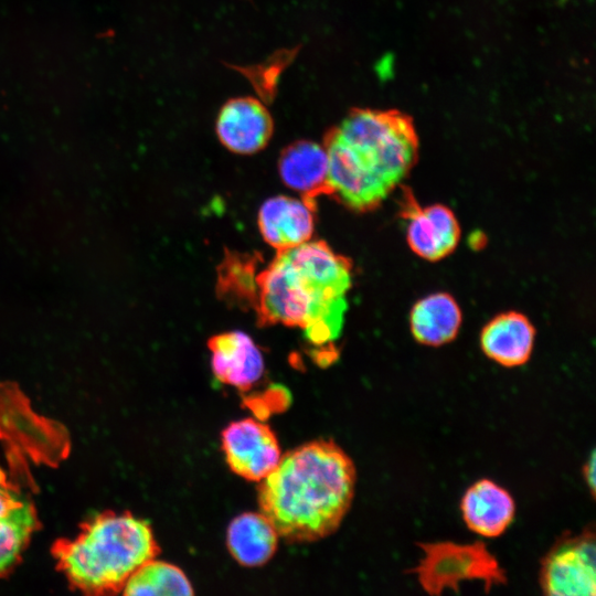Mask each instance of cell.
I'll use <instances>...</instances> for the list:
<instances>
[{
    "label": "cell",
    "mask_w": 596,
    "mask_h": 596,
    "mask_svg": "<svg viewBox=\"0 0 596 596\" xmlns=\"http://www.w3.org/2000/svg\"><path fill=\"white\" fill-rule=\"evenodd\" d=\"M352 284L349 259L323 241L278 251L253 274L247 299L262 324L298 327L316 345L339 339Z\"/></svg>",
    "instance_id": "obj_1"
},
{
    "label": "cell",
    "mask_w": 596,
    "mask_h": 596,
    "mask_svg": "<svg viewBox=\"0 0 596 596\" xmlns=\"http://www.w3.org/2000/svg\"><path fill=\"white\" fill-rule=\"evenodd\" d=\"M259 482V511L279 538L307 543L337 531L354 498L356 470L337 443L316 439L281 455Z\"/></svg>",
    "instance_id": "obj_2"
},
{
    "label": "cell",
    "mask_w": 596,
    "mask_h": 596,
    "mask_svg": "<svg viewBox=\"0 0 596 596\" xmlns=\"http://www.w3.org/2000/svg\"><path fill=\"white\" fill-rule=\"evenodd\" d=\"M416 146L404 118L373 110L352 113L324 139L329 195L356 212L375 209L408 174Z\"/></svg>",
    "instance_id": "obj_3"
},
{
    "label": "cell",
    "mask_w": 596,
    "mask_h": 596,
    "mask_svg": "<svg viewBox=\"0 0 596 596\" xmlns=\"http://www.w3.org/2000/svg\"><path fill=\"white\" fill-rule=\"evenodd\" d=\"M158 553L150 524L128 512L96 517L74 540L60 542L54 550L68 581L89 593L123 588Z\"/></svg>",
    "instance_id": "obj_4"
},
{
    "label": "cell",
    "mask_w": 596,
    "mask_h": 596,
    "mask_svg": "<svg viewBox=\"0 0 596 596\" xmlns=\"http://www.w3.org/2000/svg\"><path fill=\"white\" fill-rule=\"evenodd\" d=\"M418 546L423 556L411 572L429 595H440L445 589L458 592L460 583L466 581H480L486 590L507 582L498 560L480 541L419 543Z\"/></svg>",
    "instance_id": "obj_5"
},
{
    "label": "cell",
    "mask_w": 596,
    "mask_h": 596,
    "mask_svg": "<svg viewBox=\"0 0 596 596\" xmlns=\"http://www.w3.org/2000/svg\"><path fill=\"white\" fill-rule=\"evenodd\" d=\"M540 585L550 596H594L596 547L593 528L562 535L541 562Z\"/></svg>",
    "instance_id": "obj_6"
},
{
    "label": "cell",
    "mask_w": 596,
    "mask_h": 596,
    "mask_svg": "<svg viewBox=\"0 0 596 596\" xmlns=\"http://www.w3.org/2000/svg\"><path fill=\"white\" fill-rule=\"evenodd\" d=\"M230 469L248 481H260L278 465L281 451L269 425L252 417L230 423L221 433Z\"/></svg>",
    "instance_id": "obj_7"
},
{
    "label": "cell",
    "mask_w": 596,
    "mask_h": 596,
    "mask_svg": "<svg viewBox=\"0 0 596 596\" xmlns=\"http://www.w3.org/2000/svg\"><path fill=\"white\" fill-rule=\"evenodd\" d=\"M221 143L237 155H253L269 142L274 123L266 107L253 97L227 100L216 118Z\"/></svg>",
    "instance_id": "obj_8"
},
{
    "label": "cell",
    "mask_w": 596,
    "mask_h": 596,
    "mask_svg": "<svg viewBox=\"0 0 596 596\" xmlns=\"http://www.w3.org/2000/svg\"><path fill=\"white\" fill-rule=\"evenodd\" d=\"M316 202L277 195L260 205L257 224L264 241L278 251L311 240L315 231Z\"/></svg>",
    "instance_id": "obj_9"
},
{
    "label": "cell",
    "mask_w": 596,
    "mask_h": 596,
    "mask_svg": "<svg viewBox=\"0 0 596 596\" xmlns=\"http://www.w3.org/2000/svg\"><path fill=\"white\" fill-rule=\"evenodd\" d=\"M211 369L217 381L246 391L263 376L265 362L255 341L243 331H227L211 337Z\"/></svg>",
    "instance_id": "obj_10"
},
{
    "label": "cell",
    "mask_w": 596,
    "mask_h": 596,
    "mask_svg": "<svg viewBox=\"0 0 596 596\" xmlns=\"http://www.w3.org/2000/svg\"><path fill=\"white\" fill-rule=\"evenodd\" d=\"M38 524L32 500L0 467V575L18 563Z\"/></svg>",
    "instance_id": "obj_11"
},
{
    "label": "cell",
    "mask_w": 596,
    "mask_h": 596,
    "mask_svg": "<svg viewBox=\"0 0 596 596\" xmlns=\"http://www.w3.org/2000/svg\"><path fill=\"white\" fill-rule=\"evenodd\" d=\"M460 510L466 525L486 538L501 535L514 519L512 496L490 479L471 485L462 496Z\"/></svg>",
    "instance_id": "obj_12"
},
{
    "label": "cell",
    "mask_w": 596,
    "mask_h": 596,
    "mask_svg": "<svg viewBox=\"0 0 596 596\" xmlns=\"http://www.w3.org/2000/svg\"><path fill=\"white\" fill-rule=\"evenodd\" d=\"M407 217V243L419 257L439 260L456 248L460 227L447 206L434 204L412 209Z\"/></svg>",
    "instance_id": "obj_13"
},
{
    "label": "cell",
    "mask_w": 596,
    "mask_h": 596,
    "mask_svg": "<svg viewBox=\"0 0 596 596\" xmlns=\"http://www.w3.org/2000/svg\"><path fill=\"white\" fill-rule=\"evenodd\" d=\"M281 181L302 199L316 202L329 195L328 156L324 146L309 140H299L287 146L278 159Z\"/></svg>",
    "instance_id": "obj_14"
},
{
    "label": "cell",
    "mask_w": 596,
    "mask_h": 596,
    "mask_svg": "<svg viewBox=\"0 0 596 596\" xmlns=\"http://www.w3.org/2000/svg\"><path fill=\"white\" fill-rule=\"evenodd\" d=\"M535 331L529 319L519 312H507L489 321L481 331L483 353L508 366L524 364L533 350Z\"/></svg>",
    "instance_id": "obj_15"
},
{
    "label": "cell",
    "mask_w": 596,
    "mask_h": 596,
    "mask_svg": "<svg viewBox=\"0 0 596 596\" xmlns=\"http://www.w3.org/2000/svg\"><path fill=\"white\" fill-rule=\"evenodd\" d=\"M279 535L259 512H244L230 522L226 546L232 557L246 567L266 564L276 553Z\"/></svg>",
    "instance_id": "obj_16"
},
{
    "label": "cell",
    "mask_w": 596,
    "mask_h": 596,
    "mask_svg": "<svg viewBox=\"0 0 596 596\" xmlns=\"http://www.w3.org/2000/svg\"><path fill=\"white\" fill-rule=\"evenodd\" d=\"M411 331L426 345H441L451 341L461 324V311L448 294L437 292L418 300L411 311Z\"/></svg>",
    "instance_id": "obj_17"
},
{
    "label": "cell",
    "mask_w": 596,
    "mask_h": 596,
    "mask_svg": "<svg viewBox=\"0 0 596 596\" xmlns=\"http://www.w3.org/2000/svg\"><path fill=\"white\" fill-rule=\"evenodd\" d=\"M126 595H193V586L184 572L170 563L148 561L123 586Z\"/></svg>",
    "instance_id": "obj_18"
},
{
    "label": "cell",
    "mask_w": 596,
    "mask_h": 596,
    "mask_svg": "<svg viewBox=\"0 0 596 596\" xmlns=\"http://www.w3.org/2000/svg\"><path fill=\"white\" fill-rule=\"evenodd\" d=\"M595 466H596L595 451H593L583 467L584 480L587 483L593 497L595 494V481H596Z\"/></svg>",
    "instance_id": "obj_19"
}]
</instances>
